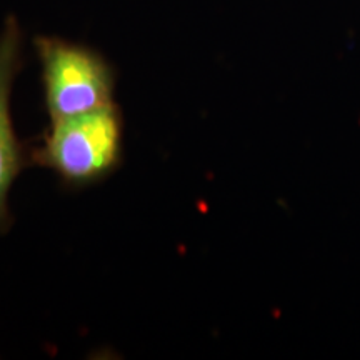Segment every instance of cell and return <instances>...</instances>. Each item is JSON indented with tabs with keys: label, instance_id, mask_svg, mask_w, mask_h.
<instances>
[{
	"label": "cell",
	"instance_id": "obj_3",
	"mask_svg": "<svg viewBox=\"0 0 360 360\" xmlns=\"http://www.w3.org/2000/svg\"><path fill=\"white\" fill-rule=\"evenodd\" d=\"M24 64V32L19 20L8 15L0 30V233L12 225L8 207L11 188L22 170L29 167L30 152L15 134L11 110L12 89Z\"/></svg>",
	"mask_w": 360,
	"mask_h": 360
},
{
	"label": "cell",
	"instance_id": "obj_2",
	"mask_svg": "<svg viewBox=\"0 0 360 360\" xmlns=\"http://www.w3.org/2000/svg\"><path fill=\"white\" fill-rule=\"evenodd\" d=\"M34 47L51 119L85 114L114 103L115 70L102 53L53 35H39Z\"/></svg>",
	"mask_w": 360,
	"mask_h": 360
},
{
	"label": "cell",
	"instance_id": "obj_1",
	"mask_svg": "<svg viewBox=\"0 0 360 360\" xmlns=\"http://www.w3.org/2000/svg\"><path fill=\"white\" fill-rule=\"evenodd\" d=\"M30 164L52 170L70 188L98 184L115 172L124 157V117L117 103L85 114L51 119Z\"/></svg>",
	"mask_w": 360,
	"mask_h": 360
}]
</instances>
